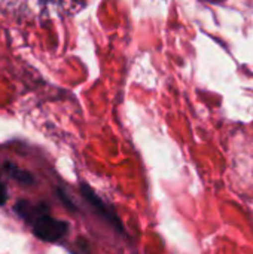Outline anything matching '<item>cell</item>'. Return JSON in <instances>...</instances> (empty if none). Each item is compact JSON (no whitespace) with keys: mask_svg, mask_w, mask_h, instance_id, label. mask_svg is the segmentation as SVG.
<instances>
[{"mask_svg":"<svg viewBox=\"0 0 253 254\" xmlns=\"http://www.w3.org/2000/svg\"><path fill=\"white\" fill-rule=\"evenodd\" d=\"M31 231L34 237L45 243H58L61 238H64L69 232V223L64 220H58L51 217L49 214H45L33 222Z\"/></svg>","mask_w":253,"mask_h":254,"instance_id":"obj_1","label":"cell"},{"mask_svg":"<svg viewBox=\"0 0 253 254\" xmlns=\"http://www.w3.org/2000/svg\"><path fill=\"white\" fill-rule=\"evenodd\" d=\"M81 192H82V195H84V198L95 208V211L106 220V222H109L110 225H113L116 229H122V226H119L121 225V222H119V219L115 216V213L113 211H110V208L100 199V196H97V193L88 186V185H85V183H82L81 185Z\"/></svg>","mask_w":253,"mask_h":254,"instance_id":"obj_2","label":"cell"},{"mask_svg":"<svg viewBox=\"0 0 253 254\" xmlns=\"http://www.w3.org/2000/svg\"><path fill=\"white\" fill-rule=\"evenodd\" d=\"M13 211L24 219L27 223L33 225L34 220H37L39 217L49 214V207L45 202H39V204H31L28 201H18L13 207Z\"/></svg>","mask_w":253,"mask_h":254,"instance_id":"obj_3","label":"cell"},{"mask_svg":"<svg viewBox=\"0 0 253 254\" xmlns=\"http://www.w3.org/2000/svg\"><path fill=\"white\" fill-rule=\"evenodd\" d=\"M3 170L9 174L10 179L16 180V182L21 183V185L30 186V185H34V182H36V180H34V176H33L31 173H28V171H25V170H21L19 167L13 165L12 162H4Z\"/></svg>","mask_w":253,"mask_h":254,"instance_id":"obj_4","label":"cell"},{"mask_svg":"<svg viewBox=\"0 0 253 254\" xmlns=\"http://www.w3.org/2000/svg\"><path fill=\"white\" fill-rule=\"evenodd\" d=\"M58 196L61 198V201L64 202V205H66V207H67L69 210H72V211H75V210H76V207H75V205L72 204L70 198H69V196L66 195V192H64V190H63L61 188L58 189Z\"/></svg>","mask_w":253,"mask_h":254,"instance_id":"obj_5","label":"cell"},{"mask_svg":"<svg viewBox=\"0 0 253 254\" xmlns=\"http://www.w3.org/2000/svg\"><path fill=\"white\" fill-rule=\"evenodd\" d=\"M6 201H7V190H6L4 183L0 179V207H3L6 204Z\"/></svg>","mask_w":253,"mask_h":254,"instance_id":"obj_6","label":"cell"}]
</instances>
